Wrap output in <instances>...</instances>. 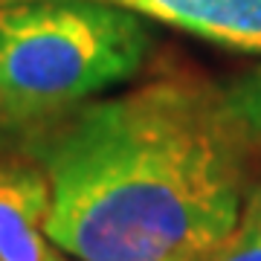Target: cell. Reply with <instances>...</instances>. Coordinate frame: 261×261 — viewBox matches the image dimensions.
<instances>
[{"mask_svg": "<svg viewBox=\"0 0 261 261\" xmlns=\"http://www.w3.org/2000/svg\"><path fill=\"white\" fill-rule=\"evenodd\" d=\"M252 142L226 90L195 73L90 99L35 148L49 244L75 261H209L252 189Z\"/></svg>", "mask_w": 261, "mask_h": 261, "instance_id": "6da1fadb", "label": "cell"}, {"mask_svg": "<svg viewBox=\"0 0 261 261\" xmlns=\"http://www.w3.org/2000/svg\"><path fill=\"white\" fill-rule=\"evenodd\" d=\"M145 18L102 0H0V119H56L130 82L151 56Z\"/></svg>", "mask_w": 261, "mask_h": 261, "instance_id": "7a4b0ae2", "label": "cell"}, {"mask_svg": "<svg viewBox=\"0 0 261 261\" xmlns=\"http://www.w3.org/2000/svg\"><path fill=\"white\" fill-rule=\"evenodd\" d=\"M206 44L261 56V0H102Z\"/></svg>", "mask_w": 261, "mask_h": 261, "instance_id": "3957f363", "label": "cell"}, {"mask_svg": "<svg viewBox=\"0 0 261 261\" xmlns=\"http://www.w3.org/2000/svg\"><path fill=\"white\" fill-rule=\"evenodd\" d=\"M49 183L41 168L0 166V261H49Z\"/></svg>", "mask_w": 261, "mask_h": 261, "instance_id": "277c9868", "label": "cell"}, {"mask_svg": "<svg viewBox=\"0 0 261 261\" xmlns=\"http://www.w3.org/2000/svg\"><path fill=\"white\" fill-rule=\"evenodd\" d=\"M209 261H261V183L250 189L238 224Z\"/></svg>", "mask_w": 261, "mask_h": 261, "instance_id": "5b68a950", "label": "cell"}, {"mask_svg": "<svg viewBox=\"0 0 261 261\" xmlns=\"http://www.w3.org/2000/svg\"><path fill=\"white\" fill-rule=\"evenodd\" d=\"M226 99L232 105V111L238 113V119L250 128L255 140H261V64L250 73H244L241 79H235L226 87Z\"/></svg>", "mask_w": 261, "mask_h": 261, "instance_id": "8992f818", "label": "cell"}, {"mask_svg": "<svg viewBox=\"0 0 261 261\" xmlns=\"http://www.w3.org/2000/svg\"><path fill=\"white\" fill-rule=\"evenodd\" d=\"M49 261H67V258H61V255H58V252H53V258Z\"/></svg>", "mask_w": 261, "mask_h": 261, "instance_id": "52a82bcc", "label": "cell"}]
</instances>
